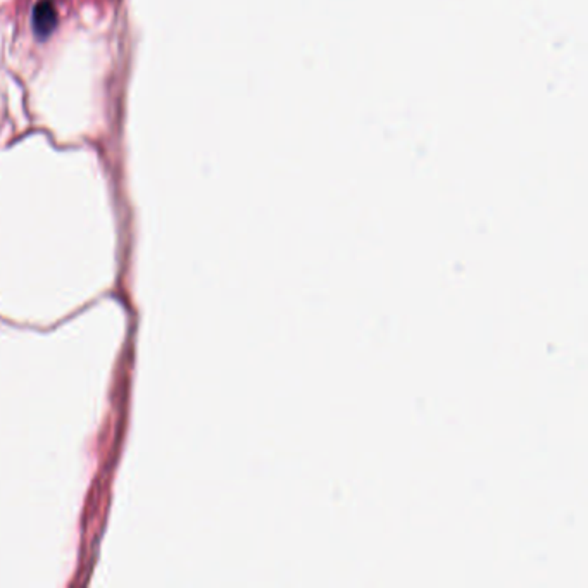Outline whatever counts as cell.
Here are the masks:
<instances>
[{"instance_id":"obj_1","label":"cell","mask_w":588,"mask_h":588,"mask_svg":"<svg viewBox=\"0 0 588 588\" xmlns=\"http://www.w3.org/2000/svg\"><path fill=\"white\" fill-rule=\"evenodd\" d=\"M33 26L40 36H47L56 26V9L51 2H41L35 7L33 14Z\"/></svg>"}]
</instances>
